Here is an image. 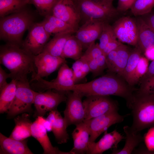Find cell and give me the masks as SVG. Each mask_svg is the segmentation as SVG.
I'll return each mask as SVG.
<instances>
[{
    "mask_svg": "<svg viewBox=\"0 0 154 154\" xmlns=\"http://www.w3.org/2000/svg\"><path fill=\"white\" fill-rule=\"evenodd\" d=\"M35 56L22 47L6 43L0 47V63L10 71V78L17 81L29 82L27 75L31 78L37 74Z\"/></svg>",
    "mask_w": 154,
    "mask_h": 154,
    "instance_id": "6da1fadb",
    "label": "cell"
},
{
    "mask_svg": "<svg viewBox=\"0 0 154 154\" xmlns=\"http://www.w3.org/2000/svg\"><path fill=\"white\" fill-rule=\"evenodd\" d=\"M0 38L7 43L21 46L25 31L33 23V17L24 9L17 12L1 17Z\"/></svg>",
    "mask_w": 154,
    "mask_h": 154,
    "instance_id": "7a4b0ae2",
    "label": "cell"
},
{
    "mask_svg": "<svg viewBox=\"0 0 154 154\" xmlns=\"http://www.w3.org/2000/svg\"><path fill=\"white\" fill-rule=\"evenodd\" d=\"M129 108L131 110L133 122L131 126L137 132L154 126V94L136 91Z\"/></svg>",
    "mask_w": 154,
    "mask_h": 154,
    "instance_id": "3957f363",
    "label": "cell"
},
{
    "mask_svg": "<svg viewBox=\"0 0 154 154\" xmlns=\"http://www.w3.org/2000/svg\"><path fill=\"white\" fill-rule=\"evenodd\" d=\"M74 2L79 13L81 21L83 23L91 20L108 22L117 14L118 11L112 4L103 0H75Z\"/></svg>",
    "mask_w": 154,
    "mask_h": 154,
    "instance_id": "277c9868",
    "label": "cell"
},
{
    "mask_svg": "<svg viewBox=\"0 0 154 154\" xmlns=\"http://www.w3.org/2000/svg\"><path fill=\"white\" fill-rule=\"evenodd\" d=\"M17 88L15 96L11 106L7 113L8 119L14 118L25 113H31L37 92L31 88L30 83L16 81Z\"/></svg>",
    "mask_w": 154,
    "mask_h": 154,
    "instance_id": "5b68a950",
    "label": "cell"
},
{
    "mask_svg": "<svg viewBox=\"0 0 154 154\" xmlns=\"http://www.w3.org/2000/svg\"><path fill=\"white\" fill-rule=\"evenodd\" d=\"M67 92L54 89L37 92L33 102L35 109L34 117H43L46 112L56 110L60 103L66 101Z\"/></svg>",
    "mask_w": 154,
    "mask_h": 154,
    "instance_id": "8992f818",
    "label": "cell"
},
{
    "mask_svg": "<svg viewBox=\"0 0 154 154\" xmlns=\"http://www.w3.org/2000/svg\"><path fill=\"white\" fill-rule=\"evenodd\" d=\"M118 111H111L96 117L84 121L90 132L89 145L95 142L97 138L110 126L122 122L125 117L128 116V114L120 115Z\"/></svg>",
    "mask_w": 154,
    "mask_h": 154,
    "instance_id": "52a82bcc",
    "label": "cell"
},
{
    "mask_svg": "<svg viewBox=\"0 0 154 154\" xmlns=\"http://www.w3.org/2000/svg\"><path fill=\"white\" fill-rule=\"evenodd\" d=\"M85 120H88L111 111L118 110L117 102L109 96L98 95L86 97L83 102Z\"/></svg>",
    "mask_w": 154,
    "mask_h": 154,
    "instance_id": "ba28073f",
    "label": "cell"
},
{
    "mask_svg": "<svg viewBox=\"0 0 154 154\" xmlns=\"http://www.w3.org/2000/svg\"><path fill=\"white\" fill-rule=\"evenodd\" d=\"M67 91L66 106L64 111V122L67 127L75 125L85 120V111L82 99L84 96L76 91Z\"/></svg>",
    "mask_w": 154,
    "mask_h": 154,
    "instance_id": "9c48e42d",
    "label": "cell"
},
{
    "mask_svg": "<svg viewBox=\"0 0 154 154\" xmlns=\"http://www.w3.org/2000/svg\"><path fill=\"white\" fill-rule=\"evenodd\" d=\"M112 26L119 41L137 46L138 31L135 19L129 16L123 17Z\"/></svg>",
    "mask_w": 154,
    "mask_h": 154,
    "instance_id": "30bf717a",
    "label": "cell"
},
{
    "mask_svg": "<svg viewBox=\"0 0 154 154\" xmlns=\"http://www.w3.org/2000/svg\"><path fill=\"white\" fill-rule=\"evenodd\" d=\"M29 29L28 35L23 41L21 47L37 55L42 52L50 35L41 22L33 23Z\"/></svg>",
    "mask_w": 154,
    "mask_h": 154,
    "instance_id": "8fae6325",
    "label": "cell"
},
{
    "mask_svg": "<svg viewBox=\"0 0 154 154\" xmlns=\"http://www.w3.org/2000/svg\"><path fill=\"white\" fill-rule=\"evenodd\" d=\"M52 12L53 15L71 25L76 31L79 28L80 16L73 0H58Z\"/></svg>",
    "mask_w": 154,
    "mask_h": 154,
    "instance_id": "7c38bea8",
    "label": "cell"
},
{
    "mask_svg": "<svg viewBox=\"0 0 154 154\" xmlns=\"http://www.w3.org/2000/svg\"><path fill=\"white\" fill-rule=\"evenodd\" d=\"M65 58L56 56L45 52L35 56V65L37 74L31 80L36 78L47 77L59 69L64 62Z\"/></svg>",
    "mask_w": 154,
    "mask_h": 154,
    "instance_id": "4fadbf2b",
    "label": "cell"
},
{
    "mask_svg": "<svg viewBox=\"0 0 154 154\" xmlns=\"http://www.w3.org/2000/svg\"><path fill=\"white\" fill-rule=\"evenodd\" d=\"M91 19L84 22L76 31L75 36L82 44L83 48L87 49L98 39L102 30L104 23Z\"/></svg>",
    "mask_w": 154,
    "mask_h": 154,
    "instance_id": "5bb4252c",
    "label": "cell"
},
{
    "mask_svg": "<svg viewBox=\"0 0 154 154\" xmlns=\"http://www.w3.org/2000/svg\"><path fill=\"white\" fill-rule=\"evenodd\" d=\"M124 139V137L116 129L110 133L106 130L98 142L89 145L87 154H101L110 149H117L118 143Z\"/></svg>",
    "mask_w": 154,
    "mask_h": 154,
    "instance_id": "9a60e30c",
    "label": "cell"
},
{
    "mask_svg": "<svg viewBox=\"0 0 154 154\" xmlns=\"http://www.w3.org/2000/svg\"><path fill=\"white\" fill-rule=\"evenodd\" d=\"M76 126L72 134L74 146L70 152L72 154H87L90 137L88 127L84 121Z\"/></svg>",
    "mask_w": 154,
    "mask_h": 154,
    "instance_id": "2e32d148",
    "label": "cell"
},
{
    "mask_svg": "<svg viewBox=\"0 0 154 154\" xmlns=\"http://www.w3.org/2000/svg\"><path fill=\"white\" fill-rule=\"evenodd\" d=\"M31 135L39 143L42 147L44 154H72L70 151H60L52 145L48 135L47 130L43 124L36 119L32 123L31 127Z\"/></svg>",
    "mask_w": 154,
    "mask_h": 154,
    "instance_id": "e0dca14e",
    "label": "cell"
},
{
    "mask_svg": "<svg viewBox=\"0 0 154 154\" xmlns=\"http://www.w3.org/2000/svg\"><path fill=\"white\" fill-rule=\"evenodd\" d=\"M46 119L50 125L52 131L57 143L59 144L66 143L69 135L63 118L57 109L50 112Z\"/></svg>",
    "mask_w": 154,
    "mask_h": 154,
    "instance_id": "ac0fdd59",
    "label": "cell"
},
{
    "mask_svg": "<svg viewBox=\"0 0 154 154\" xmlns=\"http://www.w3.org/2000/svg\"><path fill=\"white\" fill-rule=\"evenodd\" d=\"M27 139L17 140L0 133V154H33L28 147Z\"/></svg>",
    "mask_w": 154,
    "mask_h": 154,
    "instance_id": "d6986e66",
    "label": "cell"
},
{
    "mask_svg": "<svg viewBox=\"0 0 154 154\" xmlns=\"http://www.w3.org/2000/svg\"><path fill=\"white\" fill-rule=\"evenodd\" d=\"M14 117L15 126L9 137L17 140H23L32 136L31 127L32 122L29 114H21Z\"/></svg>",
    "mask_w": 154,
    "mask_h": 154,
    "instance_id": "ffe728a7",
    "label": "cell"
},
{
    "mask_svg": "<svg viewBox=\"0 0 154 154\" xmlns=\"http://www.w3.org/2000/svg\"><path fill=\"white\" fill-rule=\"evenodd\" d=\"M135 20L138 31L137 46L143 54L147 49L154 46V32L141 17Z\"/></svg>",
    "mask_w": 154,
    "mask_h": 154,
    "instance_id": "44dd1931",
    "label": "cell"
},
{
    "mask_svg": "<svg viewBox=\"0 0 154 154\" xmlns=\"http://www.w3.org/2000/svg\"><path fill=\"white\" fill-rule=\"evenodd\" d=\"M46 31L50 35L62 33L72 34L76 30L71 25L52 15L46 16L41 22Z\"/></svg>",
    "mask_w": 154,
    "mask_h": 154,
    "instance_id": "7402d4cb",
    "label": "cell"
},
{
    "mask_svg": "<svg viewBox=\"0 0 154 154\" xmlns=\"http://www.w3.org/2000/svg\"><path fill=\"white\" fill-rule=\"evenodd\" d=\"M125 135V141L123 148L121 150L113 149L112 154H130L135 148L141 142L143 138L139 132L133 131L131 126L125 125L123 128Z\"/></svg>",
    "mask_w": 154,
    "mask_h": 154,
    "instance_id": "603a6c76",
    "label": "cell"
},
{
    "mask_svg": "<svg viewBox=\"0 0 154 154\" xmlns=\"http://www.w3.org/2000/svg\"><path fill=\"white\" fill-rule=\"evenodd\" d=\"M72 34L69 33H62L55 35L47 42L42 52H47L55 56L61 57L66 42Z\"/></svg>",
    "mask_w": 154,
    "mask_h": 154,
    "instance_id": "cb8c5ba5",
    "label": "cell"
},
{
    "mask_svg": "<svg viewBox=\"0 0 154 154\" xmlns=\"http://www.w3.org/2000/svg\"><path fill=\"white\" fill-rule=\"evenodd\" d=\"M17 88L16 80L11 82L0 91V113H7L14 100Z\"/></svg>",
    "mask_w": 154,
    "mask_h": 154,
    "instance_id": "d4e9b609",
    "label": "cell"
},
{
    "mask_svg": "<svg viewBox=\"0 0 154 154\" xmlns=\"http://www.w3.org/2000/svg\"><path fill=\"white\" fill-rule=\"evenodd\" d=\"M83 48L82 44L75 36L71 35L66 42L61 57L76 60L82 56Z\"/></svg>",
    "mask_w": 154,
    "mask_h": 154,
    "instance_id": "484cf974",
    "label": "cell"
},
{
    "mask_svg": "<svg viewBox=\"0 0 154 154\" xmlns=\"http://www.w3.org/2000/svg\"><path fill=\"white\" fill-rule=\"evenodd\" d=\"M142 54L137 46L131 51L122 76L123 78L131 86L133 74Z\"/></svg>",
    "mask_w": 154,
    "mask_h": 154,
    "instance_id": "4316f807",
    "label": "cell"
},
{
    "mask_svg": "<svg viewBox=\"0 0 154 154\" xmlns=\"http://www.w3.org/2000/svg\"><path fill=\"white\" fill-rule=\"evenodd\" d=\"M30 0H0V16L2 17L24 9Z\"/></svg>",
    "mask_w": 154,
    "mask_h": 154,
    "instance_id": "83f0119b",
    "label": "cell"
},
{
    "mask_svg": "<svg viewBox=\"0 0 154 154\" xmlns=\"http://www.w3.org/2000/svg\"><path fill=\"white\" fill-rule=\"evenodd\" d=\"M131 50L127 46L122 43L117 48L114 73L122 78Z\"/></svg>",
    "mask_w": 154,
    "mask_h": 154,
    "instance_id": "f1b7e54d",
    "label": "cell"
},
{
    "mask_svg": "<svg viewBox=\"0 0 154 154\" xmlns=\"http://www.w3.org/2000/svg\"><path fill=\"white\" fill-rule=\"evenodd\" d=\"M72 68L75 84L84 79L90 72L87 62L82 56L73 63Z\"/></svg>",
    "mask_w": 154,
    "mask_h": 154,
    "instance_id": "f546056e",
    "label": "cell"
},
{
    "mask_svg": "<svg viewBox=\"0 0 154 154\" xmlns=\"http://www.w3.org/2000/svg\"><path fill=\"white\" fill-rule=\"evenodd\" d=\"M154 7V0H136L130 9L135 16H141L150 12Z\"/></svg>",
    "mask_w": 154,
    "mask_h": 154,
    "instance_id": "4dcf8cb0",
    "label": "cell"
},
{
    "mask_svg": "<svg viewBox=\"0 0 154 154\" xmlns=\"http://www.w3.org/2000/svg\"><path fill=\"white\" fill-rule=\"evenodd\" d=\"M149 60L145 56L142 55L133 75L131 87H133L139 83L147 72L149 66Z\"/></svg>",
    "mask_w": 154,
    "mask_h": 154,
    "instance_id": "1f68e13d",
    "label": "cell"
},
{
    "mask_svg": "<svg viewBox=\"0 0 154 154\" xmlns=\"http://www.w3.org/2000/svg\"><path fill=\"white\" fill-rule=\"evenodd\" d=\"M58 0H30L40 15L46 16L50 14Z\"/></svg>",
    "mask_w": 154,
    "mask_h": 154,
    "instance_id": "d6a6232c",
    "label": "cell"
},
{
    "mask_svg": "<svg viewBox=\"0 0 154 154\" xmlns=\"http://www.w3.org/2000/svg\"><path fill=\"white\" fill-rule=\"evenodd\" d=\"M115 36L112 26L109 23L104 22L102 31L98 39L99 40L98 45L102 51L110 40Z\"/></svg>",
    "mask_w": 154,
    "mask_h": 154,
    "instance_id": "836d02e7",
    "label": "cell"
},
{
    "mask_svg": "<svg viewBox=\"0 0 154 154\" xmlns=\"http://www.w3.org/2000/svg\"><path fill=\"white\" fill-rule=\"evenodd\" d=\"M144 140L148 151L143 153L154 152V127H151L145 135Z\"/></svg>",
    "mask_w": 154,
    "mask_h": 154,
    "instance_id": "e575fe53",
    "label": "cell"
},
{
    "mask_svg": "<svg viewBox=\"0 0 154 154\" xmlns=\"http://www.w3.org/2000/svg\"><path fill=\"white\" fill-rule=\"evenodd\" d=\"M122 44L117 40L116 36L112 38L107 44L103 50L104 54L106 56L111 51L116 49Z\"/></svg>",
    "mask_w": 154,
    "mask_h": 154,
    "instance_id": "d590c367",
    "label": "cell"
},
{
    "mask_svg": "<svg viewBox=\"0 0 154 154\" xmlns=\"http://www.w3.org/2000/svg\"><path fill=\"white\" fill-rule=\"evenodd\" d=\"M136 0H118L116 8L118 12H124L131 9Z\"/></svg>",
    "mask_w": 154,
    "mask_h": 154,
    "instance_id": "8d00e7d4",
    "label": "cell"
},
{
    "mask_svg": "<svg viewBox=\"0 0 154 154\" xmlns=\"http://www.w3.org/2000/svg\"><path fill=\"white\" fill-rule=\"evenodd\" d=\"M141 17L154 32V12L152 11L149 13L141 16Z\"/></svg>",
    "mask_w": 154,
    "mask_h": 154,
    "instance_id": "74e56055",
    "label": "cell"
},
{
    "mask_svg": "<svg viewBox=\"0 0 154 154\" xmlns=\"http://www.w3.org/2000/svg\"><path fill=\"white\" fill-rule=\"evenodd\" d=\"M10 78V73H7L0 66V91L3 89L8 84L7 78Z\"/></svg>",
    "mask_w": 154,
    "mask_h": 154,
    "instance_id": "f35d334b",
    "label": "cell"
},
{
    "mask_svg": "<svg viewBox=\"0 0 154 154\" xmlns=\"http://www.w3.org/2000/svg\"><path fill=\"white\" fill-rule=\"evenodd\" d=\"M153 74H154V60L152 61L149 65L147 72L142 78L139 82L143 80Z\"/></svg>",
    "mask_w": 154,
    "mask_h": 154,
    "instance_id": "ab89813d",
    "label": "cell"
},
{
    "mask_svg": "<svg viewBox=\"0 0 154 154\" xmlns=\"http://www.w3.org/2000/svg\"><path fill=\"white\" fill-rule=\"evenodd\" d=\"M143 54L149 60H154V46L147 49Z\"/></svg>",
    "mask_w": 154,
    "mask_h": 154,
    "instance_id": "60d3db41",
    "label": "cell"
},
{
    "mask_svg": "<svg viewBox=\"0 0 154 154\" xmlns=\"http://www.w3.org/2000/svg\"><path fill=\"white\" fill-rule=\"evenodd\" d=\"M141 93L154 94V85L148 89L145 92Z\"/></svg>",
    "mask_w": 154,
    "mask_h": 154,
    "instance_id": "b9f144b4",
    "label": "cell"
},
{
    "mask_svg": "<svg viewBox=\"0 0 154 154\" xmlns=\"http://www.w3.org/2000/svg\"><path fill=\"white\" fill-rule=\"evenodd\" d=\"M105 2L110 4H112V2L114 0H103Z\"/></svg>",
    "mask_w": 154,
    "mask_h": 154,
    "instance_id": "7bdbcfd3",
    "label": "cell"
},
{
    "mask_svg": "<svg viewBox=\"0 0 154 154\" xmlns=\"http://www.w3.org/2000/svg\"><path fill=\"white\" fill-rule=\"evenodd\" d=\"M153 154H154V152H153Z\"/></svg>",
    "mask_w": 154,
    "mask_h": 154,
    "instance_id": "ee69618b",
    "label": "cell"
},
{
    "mask_svg": "<svg viewBox=\"0 0 154 154\" xmlns=\"http://www.w3.org/2000/svg\"><path fill=\"white\" fill-rule=\"evenodd\" d=\"M73 1H74V0H73Z\"/></svg>",
    "mask_w": 154,
    "mask_h": 154,
    "instance_id": "f6af8a7d",
    "label": "cell"
}]
</instances>
